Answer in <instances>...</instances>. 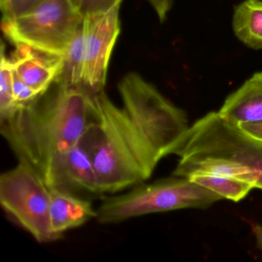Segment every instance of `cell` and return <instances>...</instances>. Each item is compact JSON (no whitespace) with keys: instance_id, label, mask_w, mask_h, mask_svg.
Here are the masks:
<instances>
[{"instance_id":"obj_21","label":"cell","mask_w":262,"mask_h":262,"mask_svg":"<svg viewBox=\"0 0 262 262\" xmlns=\"http://www.w3.org/2000/svg\"><path fill=\"white\" fill-rule=\"evenodd\" d=\"M0 1H1V7H3L6 4H7L8 0H0Z\"/></svg>"},{"instance_id":"obj_14","label":"cell","mask_w":262,"mask_h":262,"mask_svg":"<svg viewBox=\"0 0 262 262\" xmlns=\"http://www.w3.org/2000/svg\"><path fill=\"white\" fill-rule=\"evenodd\" d=\"M64 59L65 66L59 82L70 86L82 87L84 62L82 24L72 40Z\"/></svg>"},{"instance_id":"obj_20","label":"cell","mask_w":262,"mask_h":262,"mask_svg":"<svg viewBox=\"0 0 262 262\" xmlns=\"http://www.w3.org/2000/svg\"><path fill=\"white\" fill-rule=\"evenodd\" d=\"M159 16V20L164 22L166 19L167 15L171 10L173 0H147Z\"/></svg>"},{"instance_id":"obj_6","label":"cell","mask_w":262,"mask_h":262,"mask_svg":"<svg viewBox=\"0 0 262 262\" xmlns=\"http://www.w3.org/2000/svg\"><path fill=\"white\" fill-rule=\"evenodd\" d=\"M51 191L32 167L19 162L0 176L3 209L39 243L57 240L52 230Z\"/></svg>"},{"instance_id":"obj_3","label":"cell","mask_w":262,"mask_h":262,"mask_svg":"<svg viewBox=\"0 0 262 262\" xmlns=\"http://www.w3.org/2000/svg\"><path fill=\"white\" fill-rule=\"evenodd\" d=\"M217 193L188 178L174 176L150 184L142 183L124 194L104 199L96 219L115 224L133 217L183 208H205L222 200Z\"/></svg>"},{"instance_id":"obj_12","label":"cell","mask_w":262,"mask_h":262,"mask_svg":"<svg viewBox=\"0 0 262 262\" xmlns=\"http://www.w3.org/2000/svg\"><path fill=\"white\" fill-rule=\"evenodd\" d=\"M236 37L253 50L262 49V0H245L234 8L232 21Z\"/></svg>"},{"instance_id":"obj_11","label":"cell","mask_w":262,"mask_h":262,"mask_svg":"<svg viewBox=\"0 0 262 262\" xmlns=\"http://www.w3.org/2000/svg\"><path fill=\"white\" fill-rule=\"evenodd\" d=\"M219 113L234 125L262 120V72L254 73L231 93Z\"/></svg>"},{"instance_id":"obj_5","label":"cell","mask_w":262,"mask_h":262,"mask_svg":"<svg viewBox=\"0 0 262 262\" xmlns=\"http://www.w3.org/2000/svg\"><path fill=\"white\" fill-rule=\"evenodd\" d=\"M82 21L76 0H43L24 14L3 19L2 30L14 46L64 57Z\"/></svg>"},{"instance_id":"obj_1","label":"cell","mask_w":262,"mask_h":262,"mask_svg":"<svg viewBox=\"0 0 262 262\" xmlns=\"http://www.w3.org/2000/svg\"><path fill=\"white\" fill-rule=\"evenodd\" d=\"M118 90L121 106L104 91L93 95V119L79 143L91 159L102 194L149 179L189 128L185 111L138 73L125 75Z\"/></svg>"},{"instance_id":"obj_7","label":"cell","mask_w":262,"mask_h":262,"mask_svg":"<svg viewBox=\"0 0 262 262\" xmlns=\"http://www.w3.org/2000/svg\"><path fill=\"white\" fill-rule=\"evenodd\" d=\"M119 7L83 16L82 88L90 94L104 91L108 63L120 33Z\"/></svg>"},{"instance_id":"obj_4","label":"cell","mask_w":262,"mask_h":262,"mask_svg":"<svg viewBox=\"0 0 262 262\" xmlns=\"http://www.w3.org/2000/svg\"><path fill=\"white\" fill-rule=\"evenodd\" d=\"M174 155L179 159H225L246 167L262 189V142L246 136L219 112L208 113L184 135Z\"/></svg>"},{"instance_id":"obj_17","label":"cell","mask_w":262,"mask_h":262,"mask_svg":"<svg viewBox=\"0 0 262 262\" xmlns=\"http://www.w3.org/2000/svg\"><path fill=\"white\" fill-rule=\"evenodd\" d=\"M43 0H8L7 4L1 7L3 19L16 17L30 11L39 5Z\"/></svg>"},{"instance_id":"obj_10","label":"cell","mask_w":262,"mask_h":262,"mask_svg":"<svg viewBox=\"0 0 262 262\" xmlns=\"http://www.w3.org/2000/svg\"><path fill=\"white\" fill-rule=\"evenodd\" d=\"M50 217L52 230L56 238L73 228L82 226L96 217L97 211L91 202L70 192L50 189Z\"/></svg>"},{"instance_id":"obj_16","label":"cell","mask_w":262,"mask_h":262,"mask_svg":"<svg viewBox=\"0 0 262 262\" xmlns=\"http://www.w3.org/2000/svg\"><path fill=\"white\" fill-rule=\"evenodd\" d=\"M13 96L18 105H24L36 100L38 97L42 96L39 92L31 88L19 79V76L13 70Z\"/></svg>"},{"instance_id":"obj_13","label":"cell","mask_w":262,"mask_h":262,"mask_svg":"<svg viewBox=\"0 0 262 262\" xmlns=\"http://www.w3.org/2000/svg\"><path fill=\"white\" fill-rule=\"evenodd\" d=\"M188 179L217 193L222 199L235 202L245 199L253 188H255L248 181L217 174H196Z\"/></svg>"},{"instance_id":"obj_9","label":"cell","mask_w":262,"mask_h":262,"mask_svg":"<svg viewBox=\"0 0 262 262\" xmlns=\"http://www.w3.org/2000/svg\"><path fill=\"white\" fill-rule=\"evenodd\" d=\"M15 47L10 57L13 70L27 85L44 94L53 84L60 82L65 66L64 57L27 46Z\"/></svg>"},{"instance_id":"obj_8","label":"cell","mask_w":262,"mask_h":262,"mask_svg":"<svg viewBox=\"0 0 262 262\" xmlns=\"http://www.w3.org/2000/svg\"><path fill=\"white\" fill-rule=\"evenodd\" d=\"M50 189L81 194H102L94 166L80 144L61 153L49 164L41 174Z\"/></svg>"},{"instance_id":"obj_15","label":"cell","mask_w":262,"mask_h":262,"mask_svg":"<svg viewBox=\"0 0 262 262\" xmlns=\"http://www.w3.org/2000/svg\"><path fill=\"white\" fill-rule=\"evenodd\" d=\"M13 64L6 55L3 43L0 61V119L10 116L19 107L13 96Z\"/></svg>"},{"instance_id":"obj_19","label":"cell","mask_w":262,"mask_h":262,"mask_svg":"<svg viewBox=\"0 0 262 262\" xmlns=\"http://www.w3.org/2000/svg\"><path fill=\"white\" fill-rule=\"evenodd\" d=\"M236 125L246 136L262 142V120L242 122V123L237 124Z\"/></svg>"},{"instance_id":"obj_2","label":"cell","mask_w":262,"mask_h":262,"mask_svg":"<svg viewBox=\"0 0 262 262\" xmlns=\"http://www.w3.org/2000/svg\"><path fill=\"white\" fill-rule=\"evenodd\" d=\"M56 90L0 119V132L19 159L39 176L58 155L80 143L93 119V95L58 82Z\"/></svg>"},{"instance_id":"obj_18","label":"cell","mask_w":262,"mask_h":262,"mask_svg":"<svg viewBox=\"0 0 262 262\" xmlns=\"http://www.w3.org/2000/svg\"><path fill=\"white\" fill-rule=\"evenodd\" d=\"M76 2L79 11L84 16L108 11L113 7L120 6L122 0H76Z\"/></svg>"}]
</instances>
